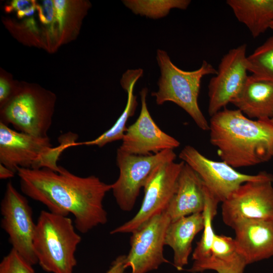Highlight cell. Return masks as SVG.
Listing matches in <instances>:
<instances>
[{
  "instance_id": "14",
  "label": "cell",
  "mask_w": 273,
  "mask_h": 273,
  "mask_svg": "<svg viewBox=\"0 0 273 273\" xmlns=\"http://www.w3.org/2000/svg\"><path fill=\"white\" fill-rule=\"evenodd\" d=\"M148 92L147 87L140 92V114L136 120L127 128L118 148L126 153L149 155L166 150H173L180 145L178 140L162 131L152 118L146 102Z\"/></svg>"
},
{
  "instance_id": "2",
  "label": "cell",
  "mask_w": 273,
  "mask_h": 273,
  "mask_svg": "<svg viewBox=\"0 0 273 273\" xmlns=\"http://www.w3.org/2000/svg\"><path fill=\"white\" fill-rule=\"evenodd\" d=\"M210 142L222 161L235 168L259 165L273 158L269 119H252L226 108L211 117Z\"/></svg>"
},
{
  "instance_id": "10",
  "label": "cell",
  "mask_w": 273,
  "mask_h": 273,
  "mask_svg": "<svg viewBox=\"0 0 273 273\" xmlns=\"http://www.w3.org/2000/svg\"><path fill=\"white\" fill-rule=\"evenodd\" d=\"M184 162L164 163L152 173L145 187L143 201L130 220L113 229L110 234L131 233L148 220L166 209L176 190Z\"/></svg>"
},
{
  "instance_id": "7",
  "label": "cell",
  "mask_w": 273,
  "mask_h": 273,
  "mask_svg": "<svg viewBox=\"0 0 273 273\" xmlns=\"http://www.w3.org/2000/svg\"><path fill=\"white\" fill-rule=\"evenodd\" d=\"M176 157L172 150L143 156L128 154L118 149L116 159L119 174L112 184L111 190L120 209L131 211L141 190L155 169L164 163L174 161Z\"/></svg>"
},
{
  "instance_id": "26",
  "label": "cell",
  "mask_w": 273,
  "mask_h": 273,
  "mask_svg": "<svg viewBox=\"0 0 273 273\" xmlns=\"http://www.w3.org/2000/svg\"><path fill=\"white\" fill-rule=\"evenodd\" d=\"M238 253L235 238L224 235H215L209 257L226 258L233 256Z\"/></svg>"
},
{
  "instance_id": "4",
  "label": "cell",
  "mask_w": 273,
  "mask_h": 273,
  "mask_svg": "<svg viewBox=\"0 0 273 273\" xmlns=\"http://www.w3.org/2000/svg\"><path fill=\"white\" fill-rule=\"evenodd\" d=\"M156 60L160 71L158 90L151 93L156 104L161 105L167 101L175 103L191 116L199 128L209 130V123L199 107L198 97L203 77L215 75L217 70L205 60L197 70H181L172 62L167 53L161 49L157 50Z\"/></svg>"
},
{
  "instance_id": "32",
  "label": "cell",
  "mask_w": 273,
  "mask_h": 273,
  "mask_svg": "<svg viewBox=\"0 0 273 273\" xmlns=\"http://www.w3.org/2000/svg\"><path fill=\"white\" fill-rule=\"evenodd\" d=\"M270 28L273 30V20L270 24Z\"/></svg>"
},
{
  "instance_id": "1",
  "label": "cell",
  "mask_w": 273,
  "mask_h": 273,
  "mask_svg": "<svg viewBox=\"0 0 273 273\" xmlns=\"http://www.w3.org/2000/svg\"><path fill=\"white\" fill-rule=\"evenodd\" d=\"M17 174L23 194L52 213L65 216L72 214L75 227L81 233L107 222L103 202L112 184L95 175H76L61 166L58 171L18 168Z\"/></svg>"
},
{
  "instance_id": "13",
  "label": "cell",
  "mask_w": 273,
  "mask_h": 273,
  "mask_svg": "<svg viewBox=\"0 0 273 273\" xmlns=\"http://www.w3.org/2000/svg\"><path fill=\"white\" fill-rule=\"evenodd\" d=\"M247 47L244 43L224 55L216 74L209 81L208 112L210 117L231 103L245 82L248 76Z\"/></svg>"
},
{
  "instance_id": "6",
  "label": "cell",
  "mask_w": 273,
  "mask_h": 273,
  "mask_svg": "<svg viewBox=\"0 0 273 273\" xmlns=\"http://www.w3.org/2000/svg\"><path fill=\"white\" fill-rule=\"evenodd\" d=\"M56 96L38 86L19 84L12 98L1 107L0 122L33 136L48 137Z\"/></svg>"
},
{
  "instance_id": "12",
  "label": "cell",
  "mask_w": 273,
  "mask_h": 273,
  "mask_svg": "<svg viewBox=\"0 0 273 273\" xmlns=\"http://www.w3.org/2000/svg\"><path fill=\"white\" fill-rule=\"evenodd\" d=\"M171 222L165 211L159 213L131 233L130 248L126 255L125 266L131 273H147L169 263L164 256L167 229Z\"/></svg>"
},
{
  "instance_id": "33",
  "label": "cell",
  "mask_w": 273,
  "mask_h": 273,
  "mask_svg": "<svg viewBox=\"0 0 273 273\" xmlns=\"http://www.w3.org/2000/svg\"><path fill=\"white\" fill-rule=\"evenodd\" d=\"M270 122L273 125V115L269 119Z\"/></svg>"
},
{
  "instance_id": "17",
  "label": "cell",
  "mask_w": 273,
  "mask_h": 273,
  "mask_svg": "<svg viewBox=\"0 0 273 273\" xmlns=\"http://www.w3.org/2000/svg\"><path fill=\"white\" fill-rule=\"evenodd\" d=\"M231 103L249 118L270 119L273 115V82L249 75Z\"/></svg>"
},
{
  "instance_id": "29",
  "label": "cell",
  "mask_w": 273,
  "mask_h": 273,
  "mask_svg": "<svg viewBox=\"0 0 273 273\" xmlns=\"http://www.w3.org/2000/svg\"><path fill=\"white\" fill-rule=\"evenodd\" d=\"M19 84H15L1 75L0 79V107L5 105L15 94Z\"/></svg>"
},
{
  "instance_id": "30",
  "label": "cell",
  "mask_w": 273,
  "mask_h": 273,
  "mask_svg": "<svg viewBox=\"0 0 273 273\" xmlns=\"http://www.w3.org/2000/svg\"><path fill=\"white\" fill-rule=\"evenodd\" d=\"M126 255L118 256L111 263L106 273H126Z\"/></svg>"
},
{
  "instance_id": "11",
  "label": "cell",
  "mask_w": 273,
  "mask_h": 273,
  "mask_svg": "<svg viewBox=\"0 0 273 273\" xmlns=\"http://www.w3.org/2000/svg\"><path fill=\"white\" fill-rule=\"evenodd\" d=\"M273 175L246 182L222 202L223 221L233 229L248 220H273Z\"/></svg>"
},
{
  "instance_id": "21",
  "label": "cell",
  "mask_w": 273,
  "mask_h": 273,
  "mask_svg": "<svg viewBox=\"0 0 273 273\" xmlns=\"http://www.w3.org/2000/svg\"><path fill=\"white\" fill-rule=\"evenodd\" d=\"M205 206L202 212L204 217L203 232L197 243L192 255L193 262L201 261L210 255V249L215 235L212 228V220L217 213L219 201L204 185Z\"/></svg>"
},
{
  "instance_id": "15",
  "label": "cell",
  "mask_w": 273,
  "mask_h": 273,
  "mask_svg": "<svg viewBox=\"0 0 273 273\" xmlns=\"http://www.w3.org/2000/svg\"><path fill=\"white\" fill-rule=\"evenodd\" d=\"M235 230L238 252L247 265L273 256V220H248Z\"/></svg>"
},
{
  "instance_id": "18",
  "label": "cell",
  "mask_w": 273,
  "mask_h": 273,
  "mask_svg": "<svg viewBox=\"0 0 273 273\" xmlns=\"http://www.w3.org/2000/svg\"><path fill=\"white\" fill-rule=\"evenodd\" d=\"M203 228L202 212L170 222L166 232L164 244L173 250V265L178 270H182L184 266L188 264L193 241Z\"/></svg>"
},
{
  "instance_id": "27",
  "label": "cell",
  "mask_w": 273,
  "mask_h": 273,
  "mask_svg": "<svg viewBox=\"0 0 273 273\" xmlns=\"http://www.w3.org/2000/svg\"><path fill=\"white\" fill-rule=\"evenodd\" d=\"M36 10V2L30 0H14L6 7L7 12L15 11L18 18L32 17Z\"/></svg>"
},
{
  "instance_id": "23",
  "label": "cell",
  "mask_w": 273,
  "mask_h": 273,
  "mask_svg": "<svg viewBox=\"0 0 273 273\" xmlns=\"http://www.w3.org/2000/svg\"><path fill=\"white\" fill-rule=\"evenodd\" d=\"M247 66L253 76L273 82V35L247 56Z\"/></svg>"
},
{
  "instance_id": "28",
  "label": "cell",
  "mask_w": 273,
  "mask_h": 273,
  "mask_svg": "<svg viewBox=\"0 0 273 273\" xmlns=\"http://www.w3.org/2000/svg\"><path fill=\"white\" fill-rule=\"evenodd\" d=\"M36 11L38 12V19L40 22L43 25L48 26L47 31L48 36L55 16L53 1H42L40 4L36 2Z\"/></svg>"
},
{
  "instance_id": "22",
  "label": "cell",
  "mask_w": 273,
  "mask_h": 273,
  "mask_svg": "<svg viewBox=\"0 0 273 273\" xmlns=\"http://www.w3.org/2000/svg\"><path fill=\"white\" fill-rule=\"evenodd\" d=\"M124 6L135 15L157 19L166 16L172 9L186 10L190 0H124Z\"/></svg>"
},
{
  "instance_id": "5",
  "label": "cell",
  "mask_w": 273,
  "mask_h": 273,
  "mask_svg": "<svg viewBox=\"0 0 273 273\" xmlns=\"http://www.w3.org/2000/svg\"><path fill=\"white\" fill-rule=\"evenodd\" d=\"M77 135L62 136L60 144L53 147L49 137L40 138L13 129L0 122V163L15 173L18 168L58 171L57 161L66 149L77 144Z\"/></svg>"
},
{
  "instance_id": "20",
  "label": "cell",
  "mask_w": 273,
  "mask_h": 273,
  "mask_svg": "<svg viewBox=\"0 0 273 273\" xmlns=\"http://www.w3.org/2000/svg\"><path fill=\"white\" fill-rule=\"evenodd\" d=\"M226 3L254 38L270 28L273 20V0H228Z\"/></svg>"
},
{
  "instance_id": "3",
  "label": "cell",
  "mask_w": 273,
  "mask_h": 273,
  "mask_svg": "<svg viewBox=\"0 0 273 273\" xmlns=\"http://www.w3.org/2000/svg\"><path fill=\"white\" fill-rule=\"evenodd\" d=\"M74 223L68 216L42 210L36 223L34 251L44 271L73 273L77 264L75 252L81 241Z\"/></svg>"
},
{
  "instance_id": "8",
  "label": "cell",
  "mask_w": 273,
  "mask_h": 273,
  "mask_svg": "<svg viewBox=\"0 0 273 273\" xmlns=\"http://www.w3.org/2000/svg\"><path fill=\"white\" fill-rule=\"evenodd\" d=\"M1 227L8 235L12 249L28 262L38 263L33 248L36 223L27 199L16 190L11 181L6 185L1 202Z\"/></svg>"
},
{
  "instance_id": "19",
  "label": "cell",
  "mask_w": 273,
  "mask_h": 273,
  "mask_svg": "<svg viewBox=\"0 0 273 273\" xmlns=\"http://www.w3.org/2000/svg\"><path fill=\"white\" fill-rule=\"evenodd\" d=\"M143 70H127L120 80V84L127 93V103L124 111L113 125L96 139L79 143L78 145L97 146L101 148L110 143L122 140L126 130V124L128 119L132 116L138 105L137 97L133 93L134 85L143 76Z\"/></svg>"
},
{
  "instance_id": "24",
  "label": "cell",
  "mask_w": 273,
  "mask_h": 273,
  "mask_svg": "<svg viewBox=\"0 0 273 273\" xmlns=\"http://www.w3.org/2000/svg\"><path fill=\"white\" fill-rule=\"evenodd\" d=\"M247 264L239 253L226 258H215L209 257L197 263H193L189 271L193 273L206 270H214L218 273H244Z\"/></svg>"
},
{
  "instance_id": "9",
  "label": "cell",
  "mask_w": 273,
  "mask_h": 273,
  "mask_svg": "<svg viewBox=\"0 0 273 273\" xmlns=\"http://www.w3.org/2000/svg\"><path fill=\"white\" fill-rule=\"evenodd\" d=\"M179 158L197 173L205 187L221 203L242 184L272 176L265 171L254 175L240 172L223 161L207 158L190 145L181 150Z\"/></svg>"
},
{
  "instance_id": "31",
  "label": "cell",
  "mask_w": 273,
  "mask_h": 273,
  "mask_svg": "<svg viewBox=\"0 0 273 273\" xmlns=\"http://www.w3.org/2000/svg\"><path fill=\"white\" fill-rule=\"evenodd\" d=\"M15 173L14 171L0 163L1 179H4L12 178L14 176Z\"/></svg>"
},
{
  "instance_id": "25",
  "label": "cell",
  "mask_w": 273,
  "mask_h": 273,
  "mask_svg": "<svg viewBox=\"0 0 273 273\" xmlns=\"http://www.w3.org/2000/svg\"><path fill=\"white\" fill-rule=\"evenodd\" d=\"M0 273H35L32 265L12 248L0 263Z\"/></svg>"
},
{
  "instance_id": "16",
  "label": "cell",
  "mask_w": 273,
  "mask_h": 273,
  "mask_svg": "<svg viewBox=\"0 0 273 273\" xmlns=\"http://www.w3.org/2000/svg\"><path fill=\"white\" fill-rule=\"evenodd\" d=\"M205 200L203 181L197 173L185 163L175 191L165 212L171 221H173L194 213H202Z\"/></svg>"
}]
</instances>
